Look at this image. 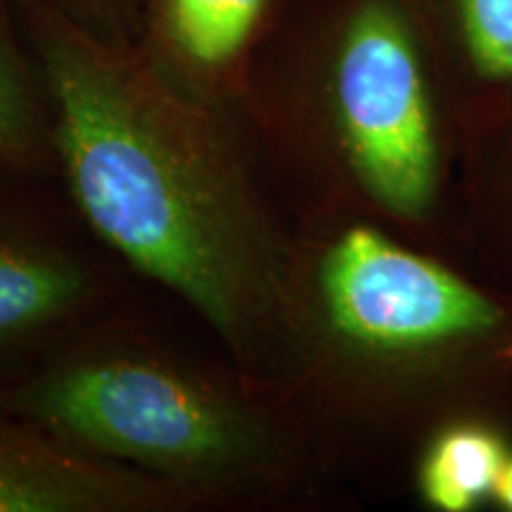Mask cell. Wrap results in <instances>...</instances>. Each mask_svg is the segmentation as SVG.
Instances as JSON below:
<instances>
[{
    "label": "cell",
    "mask_w": 512,
    "mask_h": 512,
    "mask_svg": "<svg viewBox=\"0 0 512 512\" xmlns=\"http://www.w3.org/2000/svg\"><path fill=\"white\" fill-rule=\"evenodd\" d=\"M12 3L48 88L53 150L86 221L235 354H256L278 306V249L221 105L185 93L133 43L38 0Z\"/></svg>",
    "instance_id": "cell-1"
},
{
    "label": "cell",
    "mask_w": 512,
    "mask_h": 512,
    "mask_svg": "<svg viewBox=\"0 0 512 512\" xmlns=\"http://www.w3.org/2000/svg\"><path fill=\"white\" fill-rule=\"evenodd\" d=\"M0 411L202 498L259 484L278 460V434L259 406L145 349L93 351L5 377Z\"/></svg>",
    "instance_id": "cell-2"
},
{
    "label": "cell",
    "mask_w": 512,
    "mask_h": 512,
    "mask_svg": "<svg viewBox=\"0 0 512 512\" xmlns=\"http://www.w3.org/2000/svg\"><path fill=\"white\" fill-rule=\"evenodd\" d=\"M323 81L363 188L392 214H425L437 140L418 38L399 0H351L335 19Z\"/></svg>",
    "instance_id": "cell-3"
},
{
    "label": "cell",
    "mask_w": 512,
    "mask_h": 512,
    "mask_svg": "<svg viewBox=\"0 0 512 512\" xmlns=\"http://www.w3.org/2000/svg\"><path fill=\"white\" fill-rule=\"evenodd\" d=\"M332 332L370 354H413L496 328L501 311L456 273L370 226L344 230L318 266Z\"/></svg>",
    "instance_id": "cell-4"
},
{
    "label": "cell",
    "mask_w": 512,
    "mask_h": 512,
    "mask_svg": "<svg viewBox=\"0 0 512 512\" xmlns=\"http://www.w3.org/2000/svg\"><path fill=\"white\" fill-rule=\"evenodd\" d=\"M200 498L0 411V512H155Z\"/></svg>",
    "instance_id": "cell-5"
},
{
    "label": "cell",
    "mask_w": 512,
    "mask_h": 512,
    "mask_svg": "<svg viewBox=\"0 0 512 512\" xmlns=\"http://www.w3.org/2000/svg\"><path fill=\"white\" fill-rule=\"evenodd\" d=\"M285 0H143L136 46L185 93L221 105L245 91Z\"/></svg>",
    "instance_id": "cell-6"
},
{
    "label": "cell",
    "mask_w": 512,
    "mask_h": 512,
    "mask_svg": "<svg viewBox=\"0 0 512 512\" xmlns=\"http://www.w3.org/2000/svg\"><path fill=\"white\" fill-rule=\"evenodd\" d=\"M0 181V366L27 351L88 294L86 271L43 238Z\"/></svg>",
    "instance_id": "cell-7"
},
{
    "label": "cell",
    "mask_w": 512,
    "mask_h": 512,
    "mask_svg": "<svg viewBox=\"0 0 512 512\" xmlns=\"http://www.w3.org/2000/svg\"><path fill=\"white\" fill-rule=\"evenodd\" d=\"M53 147L46 81L12 0H0V169L31 171Z\"/></svg>",
    "instance_id": "cell-8"
},
{
    "label": "cell",
    "mask_w": 512,
    "mask_h": 512,
    "mask_svg": "<svg viewBox=\"0 0 512 512\" xmlns=\"http://www.w3.org/2000/svg\"><path fill=\"white\" fill-rule=\"evenodd\" d=\"M505 460V448L494 432L477 425L453 427L422 460V496L444 512L472 510L496 489Z\"/></svg>",
    "instance_id": "cell-9"
},
{
    "label": "cell",
    "mask_w": 512,
    "mask_h": 512,
    "mask_svg": "<svg viewBox=\"0 0 512 512\" xmlns=\"http://www.w3.org/2000/svg\"><path fill=\"white\" fill-rule=\"evenodd\" d=\"M460 27L475 67L512 79V0H458Z\"/></svg>",
    "instance_id": "cell-10"
},
{
    "label": "cell",
    "mask_w": 512,
    "mask_h": 512,
    "mask_svg": "<svg viewBox=\"0 0 512 512\" xmlns=\"http://www.w3.org/2000/svg\"><path fill=\"white\" fill-rule=\"evenodd\" d=\"M114 41L136 43L143 0H38Z\"/></svg>",
    "instance_id": "cell-11"
},
{
    "label": "cell",
    "mask_w": 512,
    "mask_h": 512,
    "mask_svg": "<svg viewBox=\"0 0 512 512\" xmlns=\"http://www.w3.org/2000/svg\"><path fill=\"white\" fill-rule=\"evenodd\" d=\"M494 494H496L498 503H501L503 508L512 510V458L505 460L501 475H498V482H496Z\"/></svg>",
    "instance_id": "cell-12"
},
{
    "label": "cell",
    "mask_w": 512,
    "mask_h": 512,
    "mask_svg": "<svg viewBox=\"0 0 512 512\" xmlns=\"http://www.w3.org/2000/svg\"><path fill=\"white\" fill-rule=\"evenodd\" d=\"M5 176H15V174H10V171H5V169H0V181H3Z\"/></svg>",
    "instance_id": "cell-13"
}]
</instances>
